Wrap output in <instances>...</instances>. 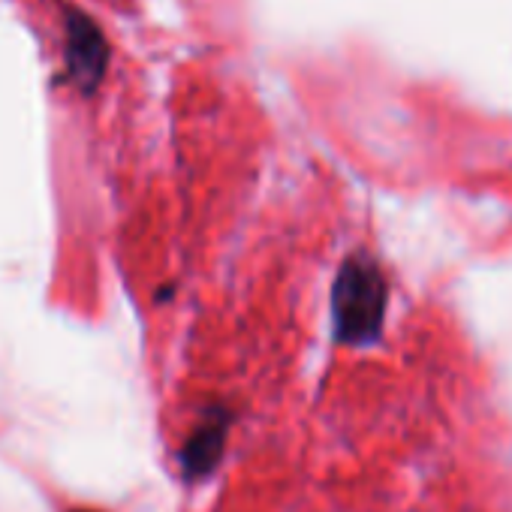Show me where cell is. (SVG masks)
Returning <instances> with one entry per match:
<instances>
[{
	"mask_svg": "<svg viewBox=\"0 0 512 512\" xmlns=\"http://www.w3.org/2000/svg\"><path fill=\"white\" fill-rule=\"evenodd\" d=\"M76 512H85V509H76Z\"/></svg>",
	"mask_w": 512,
	"mask_h": 512,
	"instance_id": "277c9868",
	"label": "cell"
},
{
	"mask_svg": "<svg viewBox=\"0 0 512 512\" xmlns=\"http://www.w3.org/2000/svg\"><path fill=\"white\" fill-rule=\"evenodd\" d=\"M226 440V413H214L208 416L196 434L187 440L184 452H181V467L187 470V476H202L214 467V461L220 458Z\"/></svg>",
	"mask_w": 512,
	"mask_h": 512,
	"instance_id": "7a4b0ae2",
	"label": "cell"
},
{
	"mask_svg": "<svg viewBox=\"0 0 512 512\" xmlns=\"http://www.w3.org/2000/svg\"><path fill=\"white\" fill-rule=\"evenodd\" d=\"M332 314L335 332L344 344H362L380 335L386 314V281L365 256H353L344 263L335 281Z\"/></svg>",
	"mask_w": 512,
	"mask_h": 512,
	"instance_id": "6da1fadb",
	"label": "cell"
},
{
	"mask_svg": "<svg viewBox=\"0 0 512 512\" xmlns=\"http://www.w3.org/2000/svg\"><path fill=\"white\" fill-rule=\"evenodd\" d=\"M82 49L76 55H70V67H73V76L82 82V85H94L103 73V61H106V46H103V37L94 31L91 22L85 19H73L70 22V49Z\"/></svg>",
	"mask_w": 512,
	"mask_h": 512,
	"instance_id": "3957f363",
	"label": "cell"
}]
</instances>
